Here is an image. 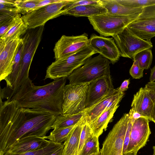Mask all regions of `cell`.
I'll list each match as a JSON object with an SVG mask.
<instances>
[{"label": "cell", "mask_w": 155, "mask_h": 155, "mask_svg": "<svg viewBox=\"0 0 155 155\" xmlns=\"http://www.w3.org/2000/svg\"><path fill=\"white\" fill-rule=\"evenodd\" d=\"M139 15L123 16L108 13L88 18L94 30L101 36H115L122 32Z\"/></svg>", "instance_id": "6"}, {"label": "cell", "mask_w": 155, "mask_h": 155, "mask_svg": "<svg viewBox=\"0 0 155 155\" xmlns=\"http://www.w3.org/2000/svg\"><path fill=\"white\" fill-rule=\"evenodd\" d=\"M153 55L151 49L143 50L137 53L134 57L133 61H137L140 67L143 70L149 69L151 64Z\"/></svg>", "instance_id": "29"}, {"label": "cell", "mask_w": 155, "mask_h": 155, "mask_svg": "<svg viewBox=\"0 0 155 155\" xmlns=\"http://www.w3.org/2000/svg\"><path fill=\"white\" fill-rule=\"evenodd\" d=\"M23 41L20 38L6 42L0 41V81L11 74L14 61Z\"/></svg>", "instance_id": "12"}, {"label": "cell", "mask_w": 155, "mask_h": 155, "mask_svg": "<svg viewBox=\"0 0 155 155\" xmlns=\"http://www.w3.org/2000/svg\"><path fill=\"white\" fill-rule=\"evenodd\" d=\"M131 107L135 112L147 118L150 121L153 103L144 87H141L134 95Z\"/></svg>", "instance_id": "18"}, {"label": "cell", "mask_w": 155, "mask_h": 155, "mask_svg": "<svg viewBox=\"0 0 155 155\" xmlns=\"http://www.w3.org/2000/svg\"><path fill=\"white\" fill-rule=\"evenodd\" d=\"M64 147V144H62L61 146L51 155H62Z\"/></svg>", "instance_id": "42"}, {"label": "cell", "mask_w": 155, "mask_h": 155, "mask_svg": "<svg viewBox=\"0 0 155 155\" xmlns=\"http://www.w3.org/2000/svg\"><path fill=\"white\" fill-rule=\"evenodd\" d=\"M124 93L114 89L103 97L91 107L85 109L84 111L87 123L89 124L98 117L105 110L122 100Z\"/></svg>", "instance_id": "16"}, {"label": "cell", "mask_w": 155, "mask_h": 155, "mask_svg": "<svg viewBox=\"0 0 155 155\" xmlns=\"http://www.w3.org/2000/svg\"><path fill=\"white\" fill-rule=\"evenodd\" d=\"M77 0H62L32 10L22 16L29 29L44 26L48 21L62 15L63 8Z\"/></svg>", "instance_id": "7"}, {"label": "cell", "mask_w": 155, "mask_h": 155, "mask_svg": "<svg viewBox=\"0 0 155 155\" xmlns=\"http://www.w3.org/2000/svg\"><path fill=\"white\" fill-rule=\"evenodd\" d=\"M76 125L67 127L54 128L48 136L44 137L53 142L62 143L66 140L70 133Z\"/></svg>", "instance_id": "27"}, {"label": "cell", "mask_w": 155, "mask_h": 155, "mask_svg": "<svg viewBox=\"0 0 155 155\" xmlns=\"http://www.w3.org/2000/svg\"><path fill=\"white\" fill-rule=\"evenodd\" d=\"M18 14L14 18L0 24V37L3 35L14 25L17 20Z\"/></svg>", "instance_id": "38"}, {"label": "cell", "mask_w": 155, "mask_h": 155, "mask_svg": "<svg viewBox=\"0 0 155 155\" xmlns=\"http://www.w3.org/2000/svg\"><path fill=\"white\" fill-rule=\"evenodd\" d=\"M143 70L140 67L138 62L135 61L130 69L129 73L133 78L139 79L143 77Z\"/></svg>", "instance_id": "36"}, {"label": "cell", "mask_w": 155, "mask_h": 155, "mask_svg": "<svg viewBox=\"0 0 155 155\" xmlns=\"http://www.w3.org/2000/svg\"><path fill=\"white\" fill-rule=\"evenodd\" d=\"M110 61L99 54L87 59L84 64L74 70L67 79L69 84L89 83L110 74Z\"/></svg>", "instance_id": "4"}, {"label": "cell", "mask_w": 155, "mask_h": 155, "mask_svg": "<svg viewBox=\"0 0 155 155\" xmlns=\"http://www.w3.org/2000/svg\"><path fill=\"white\" fill-rule=\"evenodd\" d=\"M150 121L145 117H141L134 120L131 128L126 153H137L140 149L145 146L151 134L149 125Z\"/></svg>", "instance_id": "13"}, {"label": "cell", "mask_w": 155, "mask_h": 155, "mask_svg": "<svg viewBox=\"0 0 155 155\" xmlns=\"http://www.w3.org/2000/svg\"><path fill=\"white\" fill-rule=\"evenodd\" d=\"M28 29L20 14H18L15 23L7 32L0 37V41L4 42L20 38V36L25 34Z\"/></svg>", "instance_id": "24"}, {"label": "cell", "mask_w": 155, "mask_h": 155, "mask_svg": "<svg viewBox=\"0 0 155 155\" xmlns=\"http://www.w3.org/2000/svg\"><path fill=\"white\" fill-rule=\"evenodd\" d=\"M85 120L84 114L70 133L63 144L62 155H78L80 135Z\"/></svg>", "instance_id": "20"}, {"label": "cell", "mask_w": 155, "mask_h": 155, "mask_svg": "<svg viewBox=\"0 0 155 155\" xmlns=\"http://www.w3.org/2000/svg\"><path fill=\"white\" fill-rule=\"evenodd\" d=\"M153 153L152 155H155V146L153 147Z\"/></svg>", "instance_id": "46"}, {"label": "cell", "mask_w": 155, "mask_h": 155, "mask_svg": "<svg viewBox=\"0 0 155 155\" xmlns=\"http://www.w3.org/2000/svg\"><path fill=\"white\" fill-rule=\"evenodd\" d=\"M50 142L44 137L27 136L20 139L12 145L6 153H20L36 150L45 147Z\"/></svg>", "instance_id": "17"}, {"label": "cell", "mask_w": 155, "mask_h": 155, "mask_svg": "<svg viewBox=\"0 0 155 155\" xmlns=\"http://www.w3.org/2000/svg\"><path fill=\"white\" fill-rule=\"evenodd\" d=\"M129 84V79L125 80L122 83L120 86L117 88L118 90L121 92H124L128 88V86Z\"/></svg>", "instance_id": "40"}, {"label": "cell", "mask_w": 155, "mask_h": 155, "mask_svg": "<svg viewBox=\"0 0 155 155\" xmlns=\"http://www.w3.org/2000/svg\"><path fill=\"white\" fill-rule=\"evenodd\" d=\"M127 27L133 34L141 39L151 41L155 37V27L150 21L137 18Z\"/></svg>", "instance_id": "19"}, {"label": "cell", "mask_w": 155, "mask_h": 155, "mask_svg": "<svg viewBox=\"0 0 155 155\" xmlns=\"http://www.w3.org/2000/svg\"><path fill=\"white\" fill-rule=\"evenodd\" d=\"M84 114V111L72 115L61 114L56 117L52 128L67 127L76 125Z\"/></svg>", "instance_id": "25"}, {"label": "cell", "mask_w": 155, "mask_h": 155, "mask_svg": "<svg viewBox=\"0 0 155 155\" xmlns=\"http://www.w3.org/2000/svg\"><path fill=\"white\" fill-rule=\"evenodd\" d=\"M119 50L120 56L133 60L138 53L153 45L151 41L143 40L132 33L126 27L113 37Z\"/></svg>", "instance_id": "10"}, {"label": "cell", "mask_w": 155, "mask_h": 155, "mask_svg": "<svg viewBox=\"0 0 155 155\" xmlns=\"http://www.w3.org/2000/svg\"><path fill=\"white\" fill-rule=\"evenodd\" d=\"M62 0H40L35 9L48 5L60 2Z\"/></svg>", "instance_id": "39"}, {"label": "cell", "mask_w": 155, "mask_h": 155, "mask_svg": "<svg viewBox=\"0 0 155 155\" xmlns=\"http://www.w3.org/2000/svg\"><path fill=\"white\" fill-rule=\"evenodd\" d=\"M56 117L48 112L20 107L15 101L0 100V155L21 138L46 136Z\"/></svg>", "instance_id": "1"}, {"label": "cell", "mask_w": 155, "mask_h": 155, "mask_svg": "<svg viewBox=\"0 0 155 155\" xmlns=\"http://www.w3.org/2000/svg\"><path fill=\"white\" fill-rule=\"evenodd\" d=\"M101 5V0H77L75 2L66 6L64 9H67L78 6L88 5Z\"/></svg>", "instance_id": "37"}, {"label": "cell", "mask_w": 155, "mask_h": 155, "mask_svg": "<svg viewBox=\"0 0 155 155\" xmlns=\"http://www.w3.org/2000/svg\"><path fill=\"white\" fill-rule=\"evenodd\" d=\"M40 0H15V7L18 9L19 14L25 15L35 9Z\"/></svg>", "instance_id": "31"}, {"label": "cell", "mask_w": 155, "mask_h": 155, "mask_svg": "<svg viewBox=\"0 0 155 155\" xmlns=\"http://www.w3.org/2000/svg\"><path fill=\"white\" fill-rule=\"evenodd\" d=\"M88 45L97 53L108 59L114 64L120 56L119 50L113 38H108L92 34L89 39Z\"/></svg>", "instance_id": "14"}, {"label": "cell", "mask_w": 155, "mask_h": 155, "mask_svg": "<svg viewBox=\"0 0 155 155\" xmlns=\"http://www.w3.org/2000/svg\"><path fill=\"white\" fill-rule=\"evenodd\" d=\"M121 3L131 8H142L155 5V0H120Z\"/></svg>", "instance_id": "33"}, {"label": "cell", "mask_w": 155, "mask_h": 155, "mask_svg": "<svg viewBox=\"0 0 155 155\" xmlns=\"http://www.w3.org/2000/svg\"><path fill=\"white\" fill-rule=\"evenodd\" d=\"M114 89L110 74L90 82L87 93L85 109L93 106Z\"/></svg>", "instance_id": "15"}, {"label": "cell", "mask_w": 155, "mask_h": 155, "mask_svg": "<svg viewBox=\"0 0 155 155\" xmlns=\"http://www.w3.org/2000/svg\"><path fill=\"white\" fill-rule=\"evenodd\" d=\"M44 26L30 29L22 38L21 68L13 90H16L29 78L30 67L33 57L41 39Z\"/></svg>", "instance_id": "5"}, {"label": "cell", "mask_w": 155, "mask_h": 155, "mask_svg": "<svg viewBox=\"0 0 155 155\" xmlns=\"http://www.w3.org/2000/svg\"><path fill=\"white\" fill-rule=\"evenodd\" d=\"M89 83L69 84L65 86L62 105L63 114H74L84 111Z\"/></svg>", "instance_id": "8"}, {"label": "cell", "mask_w": 155, "mask_h": 155, "mask_svg": "<svg viewBox=\"0 0 155 155\" xmlns=\"http://www.w3.org/2000/svg\"><path fill=\"white\" fill-rule=\"evenodd\" d=\"M93 135L89 124L86 122V119L80 135L78 155L80 153L86 143Z\"/></svg>", "instance_id": "32"}, {"label": "cell", "mask_w": 155, "mask_h": 155, "mask_svg": "<svg viewBox=\"0 0 155 155\" xmlns=\"http://www.w3.org/2000/svg\"><path fill=\"white\" fill-rule=\"evenodd\" d=\"M91 155H100V153H98V154L93 153Z\"/></svg>", "instance_id": "47"}, {"label": "cell", "mask_w": 155, "mask_h": 155, "mask_svg": "<svg viewBox=\"0 0 155 155\" xmlns=\"http://www.w3.org/2000/svg\"><path fill=\"white\" fill-rule=\"evenodd\" d=\"M62 144V143H55L50 141L48 145L38 150L20 153H6L4 155H51Z\"/></svg>", "instance_id": "28"}, {"label": "cell", "mask_w": 155, "mask_h": 155, "mask_svg": "<svg viewBox=\"0 0 155 155\" xmlns=\"http://www.w3.org/2000/svg\"><path fill=\"white\" fill-rule=\"evenodd\" d=\"M67 79L62 78L37 86L28 78L16 90L6 86L1 88L0 99L15 101L20 107L48 112L57 117L62 114L64 89Z\"/></svg>", "instance_id": "2"}, {"label": "cell", "mask_w": 155, "mask_h": 155, "mask_svg": "<svg viewBox=\"0 0 155 155\" xmlns=\"http://www.w3.org/2000/svg\"><path fill=\"white\" fill-rule=\"evenodd\" d=\"M144 87L147 91L153 103V107L150 115V121L155 124V84L149 82L145 85Z\"/></svg>", "instance_id": "35"}, {"label": "cell", "mask_w": 155, "mask_h": 155, "mask_svg": "<svg viewBox=\"0 0 155 155\" xmlns=\"http://www.w3.org/2000/svg\"><path fill=\"white\" fill-rule=\"evenodd\" d=\"M15 0H0V3L11 5H15Z\"/></svg>", "instance_id": "43"}, {"label": "cell", "mask_w": 155, "mask_h": 155, "mask_svg": "<svg viewBox=\"0 0 155 155\" xmlns=\"http://www.w3.org/2000/svg\"><path fill=\"white\" fill-rule=\"evenodd\" d=\"M22 48V42L15 58L12 72L4 79L6 83V87L11 89L13 87L21 71Z\"/></svg>", "instance_id": "26"}, {"label": "cell", "mask_w": 155, "mask_h": 155, "mask_svg": "<svg viewBox=\"0 0 155 155\" xmlns=\"http://www.w3.org/2000/svg\"><path fill=\"white\" fill-rule=\"evenodd\" d=\"M137 153L136 152L127 153L125 154H123V155H137Z\"/></svg>", "instance_id": "45"}, {"label": "cell", "mask_w": 155, "mask_h": 155, "mask_svg": "<svg viewBox=\"0 0 155 155\" xmlns=\"http://www.w3.org/2000/svg\"><path fill=\"white\" fill-rule=\"evenodd\" d=\"M133 117L135 120L141 117H145L139 113L135 112L134 110L133 114Z\"/></svg>", "instance_id": "44"}, {"label": "cell", "mask_w": 155, "mask_h": 155, "mask_svg": "<svg viewBox=\"0 0 155 155\" xmlns=\"http://www.w3.org/2000/svg\"><path fill=\"white\" fill-rule=\"evenodd\" d=\"M63 10L62 15H67L77 17L84 16L88 18L107 13V10L102 5L78 6Z\"/></svg>", "instance_id": "23"}, {"label": "cell", "mask_w": 155, "mask_h": 155, "mask_svg": "<svg viewBox=\"0 0 155 155\" xmlns=\"http://www.w3.org/2000/svg\"><path fill=\"white\" fill-rule=\"evenodd\" d=\"M152 83L153 84H155V82H152V83Z\"/></svg>", "instance_id": "48"}, {"label": "cell", "mask_w": 155, "mask_h": 155, "mask_svg": "<svg viewBox=\"0 0 155 155\" xmlns=\"http://www.w3.org/2000/svg\"><path fill=\"white\" fill-rule=\"evenodd\" d=\"M97 53L87 45L68 57L56 60L47 68L45 79L56 80L67 77L83 65L86 60Z\"/></svg>", "instance_id": "3"}, {"label": "cell", "mask_w": 155, "mask_h": 155, "mask_svg": "<svg viewBox=\"0 0 155 155\" xmlns=\"http://www.w3.org/2000/svg\"><path fill=\"white\" fill-rule=\"evenodd\" d=\"M150 71L149 82L152 83L155 81V65L151 69Z\"/></svg>", "instance_id": "41"}, {"label": "cell", "mask_w": 155, "mask_h": 155, "mask_svg": "<svg viewBox=\"0 0 155 155\" xmlns=\"http://www.w3.org/2000/svg\"><path fill=\"white\" fill-rule=\"evenodd\" d=\"M87 34L77 36L63 35L56 42L54 52L55 60L68 57L88 45Z\"/></svg>", "instance_id": "11"}, {"label": "cell", "mask_w": 155, "mask_h": 155, "mask_svg": "<svg viewBox=\"0 0 155 155\" xmlns=\"http://www.w3.org/2000/svg\"><path fill=\"white\" fill-rule=\"evenodd\" d=\"M128 116V113L125 114L114 125L103 143L100 155H123Z\"/></svg>", "instance_id": "9"}, {"label": "cell", "mask_w": 155, "mask_h": 155, "mask_svg": "<svg viewBox=\"0 0 155 155\" xmlns=\"http://www.w3.org/2000/svg\"><path fill=\"white\" fill-rule=\"evenodd\" d=\"M117 103L106 109L96 119L89 124L93 134L97 137L106 130L108 124L119 106Z\"/></svg>", "instance_id": "21"}, {"label": "cell", "mask_w": 155, "mask_h": 155, "mask_svg": "<svg viewBox=\"0 0 155 155\" xmlns=\"http://www.w3.org/2000/svg\"><path fill=\"white\" fill-rule=\"evenodd\" d=\"M101 3L107 10V13L120 15H139L143 9L127 7L121 3L120 0H103Z\"/></svg>", "instance_id": "22"}, {"label": "cell", "mask_w": 155, "mask_h": 155, "mask_svg": "<svg viewBox=\"0 0 155 155\" xmlns=\"http://www.w3.org/2000/svg\"><path fill=\"white\" fill-rule=\"evenodd\" d=\"M138 18L149 21L155 27V5L143 8Z\"/></svg>", "instance_id": "34"}, {"label": "cell", "mask_w": 155, "mask_h": 155, "mask_svg": "<svg viewBox=\"0 0 155 155\" xmlns=\"http://www.w3.org/2000/svg\"><path fill=\"white\" fill-rule=\"evenodd\" d=\"M98 138L93 136L86 143L78 155H91L100 153Z\"/></svg>", "instance_id": "30"}]
</instances>
